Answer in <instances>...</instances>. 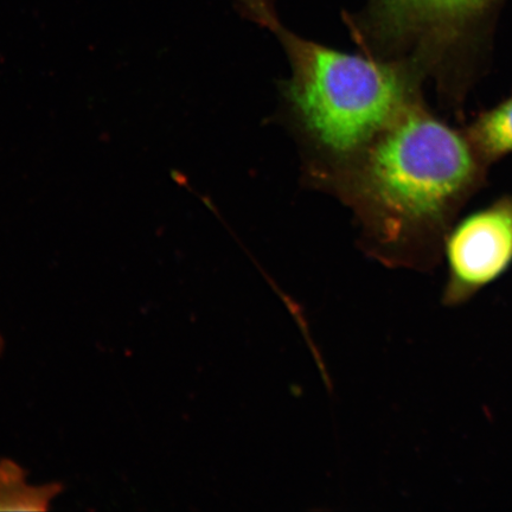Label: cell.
Segmentation results:
<instances>
[{"instance_id":"cell-4","label":"cell","mask_w":512,"mask_h":512,"mask_svg":"<svg viewBox=\"0 0 512 512\" xmlns=\"http://www.w3.org/2000/svg\"><path fill=\"white\" fill-rule=\"evenodd\" d=\"M443 243L448 267L444 304L463 305L512 265V196L464 217L447 230Z\"/></svg>"},{"instance_id":"cell-3","label":"cell","mask_w":512,"mask_h":512,"mask_svg":"<svg viewBox=\"0 0 512 512\" xmlns=\"http://www.w3.org/2000/svg\"><path fill=\"white\" fill-rule=\"evenodd\" d=\"M490 0H368L345 21L362 53L408 64L425 76L438 54Z\"/></svg>"},{"instance_id":"cell-6","label":"cell","mask_w":512,"mask_h":512,"mask_svg":"<svg viewBox=\"0 0 512 512\" xmlns=\"http://www.w3.org/2000/svg\"><path fill=\"white\" fill-rule=\"evenodd\" d=\"M62 490L60 483L30 485L21 465L0 460V511H46Z\"/></svg>"},{"instance_id":"cell-7","label":"cell","mask_w":512,"mask_h":512,"mask_svg":"<svg viewBox=\"0 0 512 512\" xmlns=\"http://www.w3.org/2000/svg\"><path fill=\"white\" fill-rule=\"evenodd\" d=\"M239 3L248 16H251L253 12L262 8V6H272L270 0H239Z\"/></svg>"},{"instance_id":"cell-1","label":"cell","mask_w":512,"mask_h":512,"mask_svg":"<svg viewBox=\"0 0 512 512\" xmlns=\"http://www.w3.org/2000/svg\"><path fill=\"white\" fill-rule=\"evenodd\" d=\"M484 164L465 132L407 108L331 179L324 191L354 214L367 251L389 265H426Z\"/></svg>"},{"instance_id":"cell-2","label":"cell","mask_w":512,"mask_h":512,"mask_svg":"<svg viewBox=\"0 0 512 512\" xmlns=\"http://www.w3.org/2000/svg\"><path fill=\"white\" fill-rule=\"evenodd\" d=\"M260 25L277 36L290 63L281 110L302 153L305 178L316 189L324 190L377 134L424 100V76L406 63L307 40L274 12Z\"/></svg>"},{"instance_id":"cell-8","label":"cell","mask_w":512,"mask_h":512,"mask_svg":"<svg viewBox=\"0 0 512 512\" xmlns=\"http://www.w3.org/2000/svg\"><path fill=\"white\" fill-rule=\"evenodd\" d=\"M4 350V339L2 334H0V356H2Z\"/></svg>"},{"instance_id":"cell-5","label":"cell","mask_w":512,"mask_h":512,"mask_svg":"<svg viewBox=\"0 0 512 512\" xmlns=\"http://www.w3.org/2000/svg\"><path fill=\"white\" fill-rule=\"evenodd\" d=\"M465 134L485 166L512 155V96L479 114Z\"/></svg>"}]
</instances>
